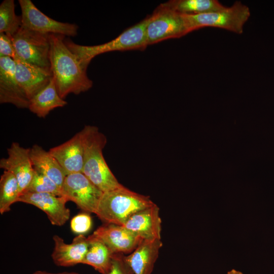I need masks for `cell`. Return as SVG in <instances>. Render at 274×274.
I'll use <instances>...</instances> for the list:
<instances>
[{
	"mask_svg": "<svg viewBox=\"0 0 274 274\" xmlns=\"http://www.w3.org/2000/svg\"><path fill=\"white\" fill-rule=\"evenodd\" d=\"M65 36L50 34L51 71L59 96L64 99L70 93L79 94L90 89L93 82L86 70L66 46Z\"/></svg>",
	"mask_w": 274,
	"mask_h": 274,
	"instance_id": "6da1fadb",
	"label": "cell"
},
{
	"mask_svg": "<svg viewBox=\"0 0 274 274\" xmlns=\"http://www.w3.org/2000/svg\"><path fill=\"white\" fill-rule=\"evenodd\" d=\"M84 149L82 173L102 192L123 185L114 175L102 154L107 140L97 127L87 125L81 130Z\"/></svg>",
	"mask_w": 274,
	"mask_h": 274,
	"instance_id": "7a4b0ae2",
	"label": "cell"
},
{
	"mask_svg": "<svg viewBox=\"0 0 274 274\" xmlns=\"http://www.w3.org/2000/svg\"><path fill=\"white\" fill-rule=\"evenodd\" d=\"M154 204L149 196L123 185L103 193L95 214L105 223L122 226L132 215Z\"/></svg>",
	"mask_w": 274,
	"mask_h": 274,
	"instance_id": "3957f363",
	"label": "cell"
},
{
	"mask_svg": "<svg viewBox=\"0 0 274 274\" xmlns=\"http://www.w3.org/2000/svg\"><path fill=\"white\" fill-rule=\"evenodd\" d=\"M147 18L122 32L107 43L94 46L77 44L70 39L64 40L67 48L76 56L81 66L87 71L91 60L106 52L129 50H144L148 45L146 35Z\"/></svg>",
	"mask_w": 274,
	"mask_h": 274,
	"instance_id": "277c9868",
	"label": "cell"
},
{
	"mask_svg": "<svg viewBox=\"0 0 274 274\" xmlns=\"http://www.w3.org/2000/svg\"><path fill=\"white\" fill-rule=\"evenodd\" d=\"M187 33L205 27L220 28L238 35L243 33L244 26L249 19V8L240 1L231 7L207 13L182 14Z\"/></svg>",
	"mask_w": 274,
	"mask_h": 274,
	"instance_id": "5b68a950",
	"label": "cell"
},
{
	"mask_svg": "<svg viewBox=\"0 0 274 274\" xmlns=\"http://www.w3.org/2000/svg\"><path fill=\"white\" fill-rule=\"evenodd\" d=\"M50 34L23 26L11 37L17 56L29 63L51 71Z\"/></svg>",
	"mask_w": 274,
	"mask_h": 274,
	"instance_id": "8992f818",
	"label": "cell"
},
{
	"mask_svg": "<svg viewBox=\"0 0 274 274\" xmlns=\"http://www.w3.org/2000/svg\"><path fill=\"white\" fill-rule=\"evenodd\" d=\"M147 18L146 35L148 45L179 38L187 31L182 14L162 3Z\"/></svg>",
	"mask_w": 274,
	"mask_h": 274,
	"instance_id": "52a82bcc",
	"label": "cell"
},
{
	"mask_svg": "<svg viewBox=\"0 0 274 274\" xmlns=\"http://www.w3.org/2000/svg\"><path fill=\"white\" fill-rule=\"evenodd\" d=\"M62 196L81 210L95 213L103 194L82 173L67 175L61 188Z\"/></svg>",
	"mask_w": 274,
	"mask_h": 274,
	"instance_id": "ba28073f",
	"label": "cell"
},
{
	"mask_svg": "<svg viewBox=\"0 0 274 274\" xmlns=\"http://www.w3.org/2000/svg\"><path fill=\"white\" fill-rule=\"evenodd\" d=\"M18 2L21 10L22 26L42 33L70 37L77 35V25L53 19L40 11L30 0H19Z\"/></svg>",
	"mask_w": 274,
	"mask_h": 274,
	"instance_id": "9c48e42d",
	"label": "cell"
},
{
	"mask_svg": "<svg viewBox=\"0 0 274 274\" xmlns=\"http://www.w3.org/2000/svg\"><path fill=\"white\" fill-rule=\"evenodd\" d=\"M29 151L30 148L22 147L19 143L13 142L7 149L8 157L0 160L1 168L11 173L16 177L20 196L28 187L34 173Z\"/></svg>",
	"mask_w": 274,
	"mask_h": 274,
	"instance_id": "30bf717a",
	"label": "cell"
},
{
	"mask_svg": "<svg viewBox=\"0 0 274 274\" xmlns=\"http://www.w3.org/2000/svg\"><path fill=\"white\" fill-rule=\"evenodd\" d=\"M0 103L11 104L19 109H28L29 104L17 80L15 62L8 57H0Z\"/></svg>",
	"mask_w": 274,
	"mask_h": 274,
	"instance_id": "8fae6325",
	"label": "cell"
},
{
	"mask_svg": "<svg viewBox=\"0 0 274 274\" xmlns=\"http://www.w3.org/2000/svg\"><path fill=\"white\" fill-rule=\"evenodd\" d=\"M67 200L63 196L48 193L25 192L18 202L33 205L44 212L52 225L62 226L69 219L70 210L66 208Z\"/></svg>",
	"mask_w": 274,
	"mask_h": 274,
	"instance_id": "7c38bea8",
	"label": "cell"
},
{
	"mask_svg": "<svg viewBox=\"0 0 274 274\" xmlns=\"http://www.w3.org/2000/svg\"><path fill=\"white\" fill-rule=\"evenodd\" d=\"M92 235L104 243L113 254L132 252L143 240L123 226L111 223L99 226Z\"/></svg>",
	"mask_w": 274,
	"mask_h": 274,
	"instance_id": "4fadbf2b",
	"label": "cell"
},
{
	"mask_svg": "<svg viewBox=\"0 0 274 274\" xmlns=\"http://www.w3.org/2000/svg\"><path fill=\"white\" fill-rule=\"evenodd\" d=\"M155 203L130 217L122 225L143 240L161 239V219Z\"/></svg>",
	"mask_w": 274,
	"mask_h": 274,
	"instance_id": "5bb4252c",
	"label": "cell"
},
{
	"mask_svg": "<svg viewBox=\"0 0 274 274\" xmlns=\"http://www.w3.org/2000/svg\"><path fill=\"white\" fill-rule=\"evenodd\" d=\"M14 60L17 80L30 100L49 83L53 77L52 73L25 62L17 56Z\"/></svg>",
	"mask_w": 274,
	"mask_h": 274,
	"instance_id": "9a60e30c",
	"label": "cell"
},
{
	"mask_svg": "<svg viewBox=\"0 0 274 274\" xmlns=\"http://www.w3.org/2000/svg\"><path fill=\"white\" fill-rule=\"evenodd\" d=\"M66 175L82 173L84 149L81 131L68 141L49 149Z\"/></svg>",
	"mask_w": 274,
	"mask_h": 274,
	"instance_id": "2e32d148",
	"label": "cell"
},
{
	"mask_svg": "<svg viewBox=\"0 0 274 274\" xmlns=\"http://www.w3.org/2000/svg\"><path fill=\"white\" fill-rule=\"evenodd\" d=\"M54 243L51 257L57 266L68 267L82 263L88 251L89 244L83 234H79L71 244H66L57 235L53 237Z\"/></svg>",
	"mask_w": 274,
	"mask_h": 274,
	"instance_id": "e0dca14e",
	"label": "cell"
},
{
	"mask_svg": "<svg viewBox=\"0 0 274 274\" xmlns=\"http://www.w3.org/2000/svg\"><path fill=\"white\" fill-rule=\"evenodd\" d=\"M162 246L161 239L143 240L136 249L124 258L134 274H151Z\"/></svg>",
	"mask_w": 274,
	"mask_h": 274,
	"instance_id": "ac0fdd59",
	"label": "cell"
},
{
	"mask_svg": "<svg viewBox=\"0 0 274 274\" xmlns=\"http://www.w3.org/2000/svg\"><path fill=\"white\" fill-rule=\"evenodd\" d=\"M29 155L33 169L49 178L61 188L67 175L50 152L35 144L30 148Z\"/></svg>",
	"mask_w": 274,
	"mask_h": 274,
	"instance_id": "d6986e66",
	"label": "cell"
},
{
	"mask_svg": "<svg viewBox=\"0 0 274 274\" xmlns=\"http://www.w3.org/2000/svg\"><path fill=\"white\" fill-rule=\"evenodd\" d=\"M67 102L59 95L52 77L49 83L29 100L28 109L40 118H45L53 109Z\"/></svg>",
	"mask_w": 274,
	"mask_h": 274,
	"instance_id": "ffe728a7",
	"label": "cell"
},
{
	"mask_svg": "<svg viewBox=\"0 0 274 274\" xmlns=\"http://www.w3.org/2000/svg\"><path fill=\"white\" fill-rule=\"evenodd\" d=\"M87 240L89 247L82 263L91 266L101 274H108L113 254L104 243L92 234Z\"/></svg>",
	"mask_w": 274,
	"mask_h": 274,
	"instance_id": "44dd1931",
	"label": "cell"
},
{
	"mask_svg": "<svg viewBox=\"0 0 274 274\" xmlns=\"http://www.w3.org/2000/svg\"><path fill=\"white\" fill-rule=\"evenodd\" d=\"M164 3L175 11L186 15L207 13L226 7L217 0H172Z\"/></svg>",
	"mask_w": 274,
	"mask_h": 274,
	"instance_id": "7402d4cb",
	"label": "cell"
},
{
	"mask_svg": "<svg viewBox=\"0 0 274 274\" xmlns=\"http://www.w3.org/2000/svg\"><path fill=\"white\" fill-rule=\"evenodd\" d=\"M20 196L18 183L11 173L4 170L0 179V213L10 211L11 206L18 202Z\"/></svg>",
	"mask_w": 274,
	"mask_h": 274,
	"instance_id": "603a6c76",
	"label": "cell"
},
{
	"mask_svg": "<svg viewBox=\"0 0 274 274\" xmlns=\"http://www.w3.org/2000/svg\"><path fill=\"white\" fill-rule=\"evenodd\" d=\"M14 0H4L0 5V33L14 35L22 25L21 16L15 12Z\"/></svg>",
	"mask_w": 274,
	"mask_h": 274,
	"instance_id": "cb8c5ba5",
	"label": "cell"
},
{
	"mask_svg": "<svg viewBox=\"0 0 274 274\" xmlns=\"http://www.w3.org/2000/svg\"><path fill=\"white\" fill-rule=\"evenodd\" d=\"M25 192L48 193L62 196L61 188L59 186L46 176L35 170L32 180L23 193Z\"/></svg>",
	"mask_w": 274,
	"mask_h": 274,
	"instance_id": "d4e9b609",
	"label": "cell"
},
{
	"mask_svg": "<svg viewBox=\"0 0 274 274\" xmlns=\"http://www.w3.org/2000/svg\"><path fill=\"white\" fill-rule=\"evenodd\" d=\"M72 231L78 234H83L89 231L92 227V219L87 214L82 213L74 216L71 221Z\"/></svg>",
	"mask_w": 274,
	"mask_h": 274,
	"instance_id": "484cf974",
	"label": "cell"
},
{
	"mask_svg": "<svg viewBox=\"0 0 274 274\" xmlns=\"http://www.w3.org/2000/svg\"><path fill=\"white\" fill-rule=\"evenodd\" d=\"M108 274H134L126 262L123 253L113 254L112 265Z\"/></svg>",
	"mask_w": 274,
	"mask_h": 274,
	"instance_id": "4316f807",
	"label": "cell"
},
{
	"mask_svg": "<svg viewBox=\"0 0 274 274\" xmlns=\"http://www.w3.org/2000/svg\"><path fill=\"white\" fill-rule=\"evenodd\" d=\"M17 56L11 37L0 33V57H8L14 59Z\"/></svg>",
	"mask_w": 274,
	"mask_h": 274,
	"instance_id": "83f0119b",
	"label": "cell"
},
{
	"mask_svg": "<svg viewBox=\"0 0 274 274\" xmlns=\"http://www.w3.org/2000/svg\"><path fill=\"white\" fill-rule=\"evenodd\" d=\"M32 274H79L78 272H59V273H52V272H49L46 271H42V270H37L35 271Z\"/></svg>",
	"mask_w": 274,
	"mask_h": 274,
	"instance_id": "f1b7e54d",
	"label": "cell"
},
{
	"mask_svg": "<svg viewBox=\"0 0 274 274\" xmlns=\"http://www.w3.org/2000/svg\"><path fill=\"white\" fill-rule=\"evenodd\" d=\"M227 274H244V273L239 270H236L235 269H232L228 271L227 272Z\"/></svg>",
	"mask_w": 274,
	"mask_h": 274,
	"instance_id": "f546056e",
	"label": "cell"
}]
</instances>
